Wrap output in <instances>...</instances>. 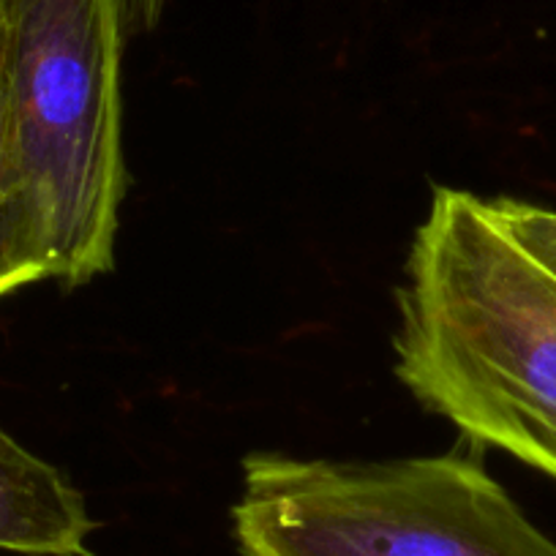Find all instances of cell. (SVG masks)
Instances as JSON below:
<instances>
[{
  "label": "cell",
  "instance_id": "cell-1",
  "mask_svg": "<svg viewBox=\"0 0 556 556\" xmlns=\"http://www.w3.org/2000/svg\"><path fill=\"white\" fill-rule=\"evenodd\" d=\"M395 374L467 440L556 480V276L462 189H434L399 290Z\"/></svg>",
  "mask_w": 556,
  "mask_h": 556
},
{
  "label": "cell",
  "instance_id": "cell-2",
  "mask_svg": "<svg viewBox=\"0 0 556 556\" xmlns=\"http://www.w3.org/2000/svg\"><path fill=\"white\" fill-rule=\"evenodd\" d=\"M164 0H7L9 77L52 278L112 270L126 197L121 58Z\"/></svg>",
  "mask_w": 556,
  "mask_h": 556
},
{
  "label": "cell",
  "instance_id": "cell-5",
  "mask_svg": "<svg viewBox=\"0 0 556 556\" xmlns=\"http://www.w3.org/2000/svg\"><path fill=\"white\" fill-rule=\"evenodd\" d=\"M52 278V256L20 146L9 77L7 0H0V298Z\"/></svg>",
  "mask_w": 556,
  "mask_h": 556
},
{
  "label": "cell",
  "instance_id": "cell-6",
  "mask_svg": "<svg viewBox=\"0 0 556 556\" xmlns=\"http://www.w3.org/2000/svg\"><path fill=\"white\" fill-rule=\"evenodd\" d=\"M494 222L556 276V211L518 200H485Z\"/></svg>",
  "mask_w": 556,
  "mask_h": 556
},
{
  "label": "cell",
  "instance_id": "cell-3",
  "mask_svg": "<svg viewBox=\"0 0 556 556\" xmlns=\"http://www.w3.org/2000/svg\"><path fill=\"white\" fill-rule=\"evenodd\" d=\"M243 556H556L464 453L325 462L254 453L232 510Z\"/></svg>",
  "mask_w": 556,
  "mask_h": 556
},
{
  "label": "cell",
  "instance_id": "cell-4",
  "mask_svg": "<svg viewBox=\"0 0 556 556\" xmlns=\"http://www.w3.org/2000/svg\"><path fill=\"white\" fill-rule=\"evenodd\" d=\"M93 529L83 494L0 429V551L93 556L88 548Z\"/></svg>",
  "mask_w": 556,
  "mask_h": 556
}]
</instances>
